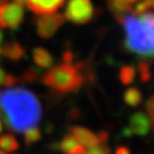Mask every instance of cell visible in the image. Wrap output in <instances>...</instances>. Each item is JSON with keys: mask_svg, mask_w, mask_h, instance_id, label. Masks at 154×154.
Masks as SVG:
<instances>
[{"mask_svg": "<svg viewBox=\"0 0 154 154\" xmlns=\"http://www.w3.org/2000/svg\"><path fill=\"white\" fill-rule=\"evenodd\" d=\"M123 99L126 102L127 105L131 106V107H136L142 103V93L140 90L137 88H128L126 90V93L123 95Z\"/></svg>", "mask_w": 154, "mask_h": 154, "instance_id": "4fadbf2b", "label": "cell"}, {"mask_svg": "<svg viewBox=\"0 0 154 154\" xmlns=\"http://www.w3.org/2000/svg\"><path fill=\"white\" fill-rule=\"evenodd\" d=\"M0 154H7V153H5L4 151H0Z\"/></svg>", "mask_w": 154, "mask_h": 154, "instance_id": "d590c367", "label": "cell"}, {"mask_svg": "<svg viewBox=\"0 0 154 154\" xmlns=\"http://www.w3.org/2000/svg\"><path fill=\"white\" fill-rule=\"evenodd\" d=\"M70 135L80 145H82L83 147L93 149V147H96L100 144L97 135H95L93 131H90V130L83 128V127H72V128H70Z\"/></svg>", "mask_w": 154, "mask_h": 154, "instance_id": "ba28073f", "label": "cell"}, {"mask_svg": "<svg viewBox=\"0 0 154 154\" xmlns=\"http://www.w3.org/2000/svg\"><path fill=\"white\" fill-rule=\"evenodd\" d=\"M1 40H2V33L0 31V42H1ZM0 53H1V49H0Z\"/></svg>", "mask_w": 154, "mask_h": 154, "instance_id": "836d02e7", "label": "cell"}, {"mask_svg": "<svg viewBox=\"0 0 154 154\" xmlns=\"http://www.w3.org/2000/svg\"><path fill=\"white\" fill-rule=\"evenodd\" d=\"M66 0H25L29 9L37 15L54 14L65 4Z\"/></svg>", "mask_w": 154, "mask_h": 154, "instance_id": "52a82bcc", "label": "cell"}, {"mask_svg": "<svg viewBox=\"0 0 154 154\" xmlns=\"http://www.w3.org/2000/svg\"><path fill=\"white\" fill-rule=\"evenodd\" d=\"M0 114L6 128L14 132H24L40 122L41 105L29 89L11 87L0 90Z\"/></svg>", "mask_w": 154, "mask_h": 154, "instance_id": "6da1fadb", "label": "cell"}, {"mask_svg": "<svg viewBox=\"0 0 154 154\" xmlns=\"http://www.w3.org/2000/svg\"><path fill=\"white\" fill-rule=\"evenodd\" d=\"M65 18L62 14H48V15H42L37 20V34L41 39H50L56 31L62 26Z\"/></svg>", "mask_w": 154, "mask_h": 154, "instance_id": "8992f818", "label": "cell"}, {"mask_svg": "<svg viewBox=\"0 0 154 154\" xmlns=\"http://www.w3.org/2000/svg\"><path fill=\"white\" fill-rule=\"evenodd\" d=\"M86 154H111V149L107 146V145H104V144H99L98 146L96 147H93V149H89L88 153Z\"/></svg>", "mask_w": 154, "mask_h": 154, "instance_id": "44dd1931", "label": "cell"}, {"mask_svg": "<svg viewBox=\"0 0 154 154\" xmlns=\"http://www.w3.org/2000/svg\"><path fill=\"white\" fill-rule=\"evenodd\" d=\"M1 130H2V125H1V121H0V132H1Z\"/></svg>", "mask_w": 154, "mask_h": 154, "instance_id": "e575fe53", "label": "cell"}, {"mask_svg": "<svg viewBox=\"0 0 154 154\" xmlns=\"http://www.w3.org/2000/svg\"><path fill=\"white\" fill-rule=\"evenodd\" d=\"M25 134H24V142L26 145H32V144L37 143L41 139V132L39 130V128L37 127H33V128H30L28 130H25Z\"/></svg>", "mask_w": 154, "mask_h": 154, "instance_id": "2e32d148", "label": "cell"}, {"mask_svg": "<svg viewBox=\"0 0 154 154\" xmlns=\"http://www.w3.org/2000/svg\"><path fill=\"white\" fill-rule=\"evenodd\" d=\"M7 2H9V0H0V6L1 5H5Z\"/></svg>", "mask_w": 154, "mask_h": 154, "instance_id": "1f68e13d", "label": "cell"}, {"mask_svg": "<svg viewBox=\"0 0 154 154\" xmlns=\"http://www.w3.org/2000/svg\"><path fill=\"white\" fill-rule=\"evenodd\" d=\"M131 134L137 136H146L151 130V120L147 116H145L142 112L135 113L130 119L129 127Z\"/></svg>", "mask_w": 154, "mask_h": 154, "instance_id": "9c48e42d", "label": "cell"}, {"mask_svg": "<svg viewBox=\"0 0 154 154\" xmlns=\"http://www.w3.org/2000/svg\"><path fill=\"white\" fill-rule=\"evenodd\" d=\"M1 54L11 61H20L25 55V49L21 44L16 41L7 42L1 49Z\"/></svg>", "mask_w": 154, "mask_h": 154, "instance_id": "8fae6325", "label": "cell"}, {"mask_svg": "<svg viewBox=\"0 0 154 154\" xmlns=\"http://www.w3.org/2000/svg\"><path fill=\"white\" fill-rule=\"evenodd\" d=\"M32 58L35 65L41 69H49L54 64V58L47 49L42 47H37L32 51Z\"/></svg>", "mask_w": 154, "mask_h": 154, "instance_id": "30bf717a", "label": "cell"}, {"mask_svg": "<svg viewBox=\"0 0 154 154\" xmlns=\"http://www.w3.org/2000/svg\"><path fill=\"white\" fill-rule=\"evenodd\" d=\"M125 30L126 48L137 55L154 57V13L127 14L120 22Z\"/></svg>", "mask_w": 154, "mask_h": 154, "instance_id": "7a4b0ae2", "label": "cell"}, {"mask_svg": "<svg viewBox=\"0 0 154 154\" xmlns=\"http://www.w3.org/2000/svg\"><path fill=\"white\" fill-rule=\"evenodd\" d=\"M77 144H78V142L72 137L71 135H66V136L63 137V139H62L61 143H60V149L66 154L69 151H71Z\"/></svg>", "mask_w": 154, "mask_h": 154, "instance_id": "ac0fdd59", "label": "cell"}, {"mask_svg": "<svg viewBox=\"0 0 154 154\" xmlns=\"http://www.w3.org/2000/svg\"><path fill=\"white\" fill-rule=\"evenodd\" d=\"M73 57L74 56H73V53L71 50H66L64 53V55H63V61H64V63H71Z\"/></svg>", "mask_w": 154, "mask_h": 154, "instance_id": "d4e9b609", "label": "cell"}, {"mask_svg": "<svg viewBox=\"0 0 154 154\" xmlns=\"http://www.w3.org/2000/svg\"><path fill=\"white\" fill-rule=\"evenodd\" d=\"M151 65L147 62H140L138 64V72L140 74V81L142 82H149L152 78L151 74Z\"/></svg>", "mask_w": 154, "mask_h": 154, "instance_id": "e0dca14e", "label": "cell"}, {"mask_svg": "<svg viewBox=\"0 0 154 154\" xmlns=\"http://www.w3.org/2000/svg\"><path fill=\"white\" fill-rule=\"evenodd\" d=\"M136 78V70L131 65H123L119 71V79L122 85L128 86L135 80Z\"/></svg>", "mask_w": 154, "mask_h": 154, "instance_id": "9a60e30c", "label": "cell"}, {"mask_svg": "<svg viewBox=\"0 0 154 154\" xmlns=\"http://www.w3.org/2000/svg\"><path fill=\"white\" fill-rule=\"evenodd\" d=\"M86 149L83 147L82 145H80V144H77L71 151H69L66 154H86Z\"/></svg>", "mask_w": 154, "mask_h": 154, "instance_id": "cb8c5ba5", "label": "cell"}, {"mask_svg": "<svg viewBox=\"0 0 154 154\" xmlns=\"http://www.w3.org/2000/svg\"><path fill=\"white\" fill-rule=\"evenodd\" d=\"M120 1H122V2H125V4H127V5H130V6H131L132 4L137 2V1H139V0H120Z\"/></svg>", "mask_w": 154, "mask_h": 154, "instance_id": "f546056e", "label": "cell"}, {"mask_svg": "<svg viewBox=\"0 0 154 154\" xmlns=\"http://www.w3.org/2000/svg\"><path fill=\"white\" fill-rule=\"evenodd\" d=\"M151 127H153V131H154V120H151Z\"/></svg>", "mask_w": 154, "mask_h": 154, "instance_id": "d6a6232c", "label": "cell"}, {"mask_svg": "<svg viewBox=\"0 0 154 154\" xmlns=\"http://www.w3.org/2000/svg\"><path fill=\"white\" fill-rule=\"evenodd\" d=\"M146 109L149 114V120H154V97H151L146 104Z\"/></svg>", "mask_w": 154, "mask_h": 154, "instance_id": "603a6c76", "label": "cell"}, {"mask_svg": "<svg viewBox=\"0 0 154 154\" xmlns=\"http://www.w3.org/2000/svg\"><path fill=\"white\" fill-rule=\"evenodd\" d=\"M152 6V0H142L139 4L135 6V8L132 9V14L134 15H142L144 13L149 11Z\"/></svg>", "mask_w": 154, "mask_h": 154, "instance_id": "d6986e66", "label": "cell"}, {"mask_svg": "<svg viewBox=\"0 0 154 154\" xmlns=\"http://www.w3.org/2000/svg\"><path fill=\"white\" fill-rule=\"evenodd\" d=\"M20 145L17 139L11 134L0 135V149L5 152H15L18 149Z\"/></svg>", "mask_w": 154, "mask_h": 154, "instance_id": "5bb4252c", "label": "cell"}, {"mask_svg": "<svg viewBox=\"0 0 154 154\" xmlns=\"http://www.w3.org/2000/svg\"><path fill=\"white\" fill-rule=\"evenodd\" d=\"M97 137H98V139H99V142H100V143L104 144V143H106V142L109 140V137H110V136H109L107 131H100L98 135H97Z\"/></svg>", "mask_w": 154, "mask_h": 154, "instance_id": "484cf974", "label": "cell"}, {"mask_svg": "<svg viewBox=\"0 0 154 154\" xmlns=\"http://www.w3.org/2000/svg\"><path fill=\"white\" fill-rule=\"evenodd\" d=\"M39 77V72L37 70H34L32 67L28 69L26 71L24 72L21 77V80L23 82H32V81H35Z\"/></svg>", "mask_w": 154, "mask_h": 154, "instance_id": "ffe728a7", "label": "cell"}, {"mask_svg": "<svg viewBox=\"0 0 154 154\" xmlns=\"http://www.w3.org/2000/svg\"><path fill=\"white\" fill-rule=\"evenodd\" d=\"M122 134H123V136H126V137H130V136H132L131 131H130V129L127 127V128H125L123 130H122Z\"/></svg>", "mask_w": 154, "mask_h": 154, "instance_id": "f1b7e54d", "label": "cell"}, {"mask_svg": "<svg viewBox=\"0 0 154 154\" xmlns=\"http://www.w3.org/2000/svg\"><path fill=\"white\" fill-rule=\"evenodd\" d=\"M16 4H18V5H21V6H23L24 4H25V0H14Z\"/></svg>", "mask_w": 154, "mask_h": 154, "instance_id": "4dcf8cb0", "label": "cell"}, {"mask_svg": "<svg viewBox=\"0 0 154 154\" xmlns=\"http://www.w3.org/2000/svg\"><path fill=\"white\" fill-rule=\"evenodd\" d=\"M107 5L110 8V11L116 17V20L120 23L121 20L126 16L127 14L132 13V7L130 5H127L120 0H107Z\"/></svg>", "mask_w": 154, "mask_h": 154, "instance_id": "7c38bea8", "label": "cell"}, {"mask_svg": "<svg viewBox=\"0 0 154 154\" xmlns=\"http://www.w3.org/2000/svg\"><path fill=\"white\" fill-rule=\"evenodd\" d=\"M152 6H153V8H154V0H152Z\"/></svg>", "mask_w": 154, "mask_h": 154, "instance_id": "8d00e7d4", "label": "cell"}, {"mask_svg": "<svg viewBox=\"0 0 154 154\" xmlns=\"http://www.w3.org/2000/svg\"><path fill=\"white\" fill-rule=\"evenodd\" d=\"M116 154H130V151L126 146H120L116 149Z\"/></svg>", "mask_w": 154, "mask_h": 154, "instance_id": "4316f807", "label": "cell"}, {"mask_svg": "<svg viewBox=\"0 0 154 154\" xmlns=\"http://www.w3.org/2000/svg\"><path fill=\"white\" fill-rule=\"evenodd\" d=\"M17 82H18V80H17V78L15 75H13V74H6L5 81L2 83V86H5L7 88H11L13 86H15Z\"/></svg>", "mask_w": 154, "mask_h": 154, "instance_id": "7402d4cb", "label": "cell"}, {"mask_svg": "<svg viewBox=\"0 0 154 154\" xmlns=\"http://www.w3.org/2000/svg\"><path fill=\"white\" fill-rule=\"evenodd\" d=\"M24 11L16 2H7L0 6V28L15 30L23 21Z\"/></svg>", "mask_w": 154, "mask_h": 154, "instance_id": "5b68a950", "label": "cell"}, {"mask_svg": "<svg viewBox=\"0 0 154 154\" xmlns=\"http://www.w3.org/2000/svg\"><path fill=\"white\" fill-rule=\"evenodd\" d=\"M5 78H6V73L5 71L0 67V86L4 83V81H5Z\"/></svg>", "mask_w": 154, "mask_h": 154, "instance_id": "83f0119b", "label": "cell"}, {"mask_svg": "<svg viewBox=\"0 0 154 154\" xmlns=\"http://www.w3.org/2000/svg\"><path fill=\"white\" fill-rule=\"evenodd\" d=\"M94 16V6L91 0H69L65 9L67 21L75 24H86Z\"/></svg>", "mask_w": 154, "mask_h": 154, "instance_id": "277c9868", "label": "cell"}, {"mask_svg": "<svg viewBox=\"0 0 154 154\" xmlns=\"http://www.w3.org/2000/svg\"><path fill=\"white\" fill-rule=\"evenodd\" d=\"M86 81L82 70L77 64L62 63L53 67L42 77V82L53 88L55 91L66 94L70 91H77Z\"/></svg>", "mask_w": 154, "mask_h": 154, "instance_id": "3957f363", "label": "cell"}]
</instances>
